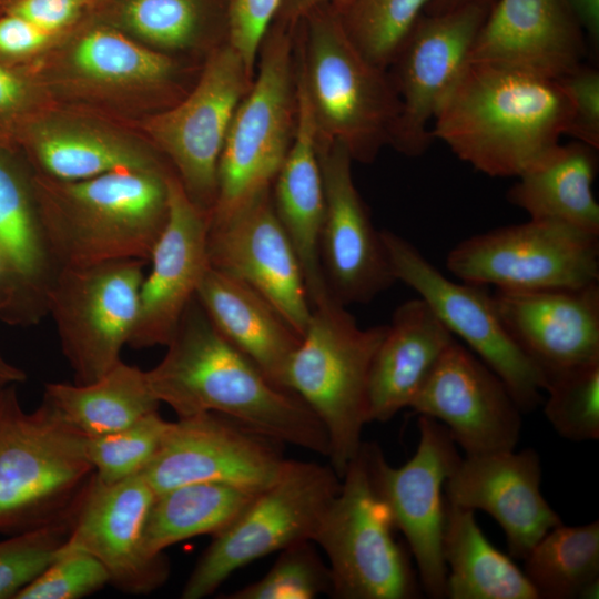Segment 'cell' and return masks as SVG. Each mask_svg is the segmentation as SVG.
<instances>
[{
	"label": "cell",
	"instance_id": "6da1fadb",
	"mask_svg": "<svg viewBox=\"0 0 599 599\" xmlns=\"http://www.w3.org/2000/svg\"><path fill=\"white\" fill-rule=\"evenodd\" d=\"M166 347L162 361L146 375L156 398L179 418L219 413L281 444L328 457V438L316 415L230 343L196 297Z\"/></svg>",
	"mask_w": 599,
	"mask_h": 599
},
{
	"label": "cell",
	"instance_id": "7a4b0ae2",
	"mask_svg": "<svg viewBox=\"0 0 599 599\" xmlns=\"http://www.w3.org/2000/svg\"><path fill=\"white\" fill-rule=\"evenodd\" d=\"M570 120L557 80L467 62L430 133L477 171L517 177L559 144Z\"/></svg>",
	"mask_w": 599,
	"mask_h": 599
},
{
	"label": "cell",
	"instance_id": "3957f363",
	"mask_svg": "<svg viewBox=\"0 0 599 599\" xmlns=\"http://www.w3.org/2000/svg\"><path fill=\"white\" fill-rule=\"evenodd\" d=\"M202 63L154 51L84 16L30 68L53 102L136 126L182 99Z\"/></svg>",
	"mask_w": 599,
	"mask_h": 599
},
{
	"label": "cell",
	"instance_id": "277c9868",
	"mask_svg": "<svg viewBox=\"0 0 599 599\" xmlns=\"http://www.w3.org/2000/svg\"><path fill=\"white\" fill-rule=\"evenodd\" d=\"M172 171L120 170L79 181L32 171L41 220L61 268L118 260L149 262L167 221Z\"/></svg>",
	"mask_w": 599,
	"mask_h": 599
},
{
	"label": "cell",
	"instance_id": "5b68a950",
	"mask_svg": "<svg viewBox=\"0 0 599 599\" xmlns=\"http://www.w3.org/2000/svg\"><path fill=\"white\" fill-rule=\"evenodd\" d=\"M295 57L318 140L338 142L353 161L372 163L389 144L400 111L387 70L356 48L331 3L298 21Z\"/></svg>",
	"mask_w": 599,
	"mask_h": 599
},
{
	"label": "cell",
	"instance_id": "8992f818",
	"mask_svg": "<svg viewBox=\"0 0 599 599\" xmlns=\"http://www.w3.org/2000/svg\"><path fill=\"white\" fill-rule=\"evenodd\" d=\"M85 438L44 398L27 413L16 385L0 392V534L71 526L94 476Z\"/></svg>",
	"mask_w": 599,
	"mask_h": 599
},
{
	"label": "cell",
	"instance_id": "52a82bcc",
	"mask_svg": "<svg viewBox=\"0 0 599 599\" xmlns=\"http://www.w3.org/2000/svg\"><path fill=\"white\" fill-rule=\"evenodd\" d=\"M386 331L387 325L359 327L331 295L312 307L286 366L284 386L322 423L329 465L341 478L363 445L369 369Z\"/></svg>",
	"mask_w": 599,
	"mask_h": 599
},
{
	"label": "cell",
	"instance_id": "ba28073f",
	"mask_svg": "<svg viewBox=\"0 0 599 599\" xmlns=\"http://www.w3.org/2000/svg\"><path fill=\"white\" fill-rule=\"evenodd\" d=\"M296 26L273 20L262 41L253 82L222 149L210 223L227 219L271 190L291 149L298 111Z\"/></svg>",
	"mask_w": 599,
	"mask_h": 599
},
{
	"label": "cell",
	"instance_id": "9c48e42d",
	"mask_svg": "<svg viewBox=\"0 0 599 599\" xmlns=\"http://www.w3.org/2000/svg\"><path fill=\"white\" fill-rule=\"evenodd\" d=\"M312 541L326 554L332 596L338 599H410L414 571L393 535L392 514L376 491L364 443Z\"/></svg>",
	"mask_w": 599,
	"mask_h": 599
},
{
	"label": "cell",
	"instance_id": "30bf717a",
	"mask_svg": "<svg viewBox=\"0 0 599 599\" xmlns=\"http://www.w3.org/2000/svg\"><path fill=\"white\" fill-rule=\"evenodd\" d=\"M341 481L331 465L287 459L280 477L213 536L181 597L210 596L243 566L298 541L312 540Z\"/></svg>",
	"mask_w": 599,
	"mask_h": 599
},
{
	"label": "cell",
	"instance_id": "8fae6325",
	"mask_svg": "<svg viewBox=\"0 0 599 599\" xmlns=\"http://www.w3.org/2000/svg\"><path fill=\"white\" fill-rule=\"evenodd\" d=\"M254 74L229 44L203 61L190 90L136 128L169 162L191 201L209 214L217 192V169L233 115Z\"/></svg>",
	"mask_w": 599,
	"mask_h": 599
},
{
	"label": "cell",
	"instance_id": "7c38bea8",
	"mask_svg": "<svg viewBox=\"0 0 599 599\" xmlns=\"http://www.w3.org/2000/svg\"><path fill=\"white\" fill-rule=\"evenodd\" d=\"M446 266L461 282L501 291L580 288L599 283V235L530 219L463 240Z\"/></svg>",
	"mask_w": 599,
	"mask_h": 599
},
{
	"label": "cell",
	"instance_id": "4fadbf2b",
	"mask_svg": "<svg viewBox=\"0 0 599 599\" xmlns=\"http://www.w3.org/2000/svg\"><path fill=\"white\" fill-rule=\"evenodd\" d=\"M145 263L118 260L60 271L48 315L74 384L94 382L122 361L138 319Z\"/></svg>",
	"mask_w": 599,
	"mask_h": 599
},
{
	"label": "cell",
	"instance_id": "5bb4252c",
	"mask_svg": "<svg viewBox=\"0 0 599 599\" xmlns=\"http://www.w3.org/2000/svg\"><path fill=\"white\" fill-rule=\"evenodd\" d=\"M396 281L413 288L446 328L463 339L506 385L521 413L541 403L545 376L506 331L483 285L446 277L406 238L382 230Z\"/></svg>",
	"mask_w": 599,
	"mask_h": 599
},
{
	"label": "cell",
	"instance_id": "9a60e30c",
	"mask_svg": "<svg viewBox=\"0 0 599 599\" xmlns=\"http://www.w3.org/2000/svg\"><path fill=\"white\" fill-rule=\"evenodd\" d=\"M418 428L417 449L400 467L387 464L376 445L364 447L373 485L407 540L426 595L441 599L447 598L444 487L461 457L443 424L420 415Z\"/></svg>",
	"mask_w": 599,
	"mask_h": 599
},
{
	"label": "cell",
	"instance_id": "2e32d148",
	"mask_svg": "<svg viewBox=\"0 0 599 599\" xmlns=\"http://www.w3.org/2000/svg\"><path fill=\"white\" fill-rule=\"evenodd\" d=\"M490 6L471 3L424 13L404 40L389 73L400 102L389 144L398 152L418 156L429 146V124L465 68Z\"/></svg>",
	"mask_w": 599,
	"mask_h": 599
},
{
	"label": "cell",
	"instance_id": "e0dca14e",
	"mask_svg": "<svg viewBox=\"0 0 599 599\" xmlns=\"http://www.w3.org/2000/svg\"><path fill=\"white\" fill-rule=\"evenodd\" d=\"M280 444L219 413L172 422L165 439L141 473L155 494L191 483H221L260 493L282 474Z\"/></svg>",
	"mask_w": 599,
	"mask_h": 599
},
{
	"label": "cell",
	"instance_id": "ac0fdd59",
	"mask_svg": "<svg viewBox=\"0 0 599 599\" xmlns=\"http://www.w3.org/2000/svg\"><path fill=\"white\" fill-rule=\"evenodd\" d=\"M17 150L35 174L58 181L171 166L136 126L55 102L27 124Z\"/></svg>",
	"mask_w": 599,
	"mask_h": 599
},
{
	"label": "cell",
	"instance_id": "d6986e66",
	"mask_svg": "<svg viewBox=\"0 0 599 599\" xmlns=\"http://www.w3.org/2000/svg\"><path fill=\"white\" fill-rule=\"evenodd\" d=\"M325 213L319 253L331 295L347 306L366 304L395 282L380 231L357 191L353 159L338 142L317 138Z\"/></svg>",
	"mask_w": 599,
	"mask_h": 599
},
{
	"label": "cell",
	"instance_id": "ffe728a7",
	"mask_svg": "<svg viewBox=\"0 0 599 599\" xmlns=\"http://www.w3.org/2000/svg\"><path fill=\"white\" fill-rule=\"evenodd\" d=\"M155 493L142 474L116 483L92 477L72 517L61 550L92 555L106 569L110 583L130 595H148L167 580L164 554L151 555L144 528Z\"/></svg>",
	"mask_w": 599,
	"mask_h": 599
},
{
	"label": "cell",
	"instance_id": "44dd1931",
	"mask_svg": "<svg viewBox=\"0 0 599 599\" xmlns=\"http://www.w3.org/2000/svg\"><path fill=\"white\" fill-rule=\"evenodd\" d=\"M61 270L41 220L33 172L17 149L0 146V319L39 324Z\"/></svg>",
	"mask_w": 599,
	"mask_h": 599
},
{
	"label": "cell",
	"instance_id": "7402d4cb",
	"mask_svg": "<svg viewBox=\"0 0 599 599\" xmlns=\"http://www.w3.org/2000/svg\"><path fill=\"white\" fill-rule=\"evenodd\" d=\"M409 408L443 424L466 456L515 449L521 410L504 382L455 339Z\"/></svg>",
	"mask_w": 599,
	"mask_h": 599
},
{
	"label": "cell",
	"instance_id": "603a6c76",
	"mask_svg": "<svg viewBox=\"0 0 599 599\" xmlns=\"http://www.w3.org/2000/svg\"><path fill=\"white\" fill-rule=\"evenodd\" d=\"M207 257L211 267L250 285L303 335L312 307L271 190L227 219L210 223Z\"/></svg>",
	"mask_w": 599,
	"mask_h": 599
},
{
	"label": "cell",
	"instance_id": "cb8c5ba5",
	"mask_svg": "<svg viewBox=\"0 0 599 599\" xmlns=\"http://www.w3.org/2000/svg\"><path fill=\"white\" fill-rule=\"evenodd\" d=\"M210 214L195 205L174 171L169 177V216L140 290L139 314L129 345L166 346L209 268Z\"/></svg>",
	"mask_w": 599,
	"mask_h": 599
},
{
	"label": "cell",
	"instance_id": "d4e9b609",
	"mask_svg": "<svg viewBox=\"0 0 599 599\" xmlns=\"http://www.w3.org/2000/svg\"><path fill=\"white\" fill-rule=\"evenodd\" d=\"M586 54L587 35L567 0H495L467 62L559 80Z\"/></svg>",
	"mask_w": 599,
	"mask_h": 599
},
{
	"label": "cell",
	"instance_id": "484cf974",
	"mask_svg": "<svg viewBox=\"0 0 599 599\" xmlns=\"http://www.w3.org/2000/svg\"><path fill=\"white\" fill-rule=\"evenodd\" d=\"M540 483L535 449L502 450L461 458L445 483L444 496L451 504L489 514L502 528L510 556L524 559L562 522L544 498Z\"/></svg>",
	"mask_w": 599,
	"mask_h": 599
},
{
	"label": "cell",
	"instance_id": "4316f807",
	"mask_svg": "<svg viewBox=\"0 0 599 599\" xmlns=\"http://www.w3.org/2000/svg\"><path fill=\"white\" fill-rule=\"evenodd\" d=\"M491 296L506 331L545 377L599 361V283L564 290H497Z\"/></svg>",
	"mask_w": 599,
	"mask_h": 599
},
{
	"label": "cell",
	"instance_id": "83f0119b",
	"mask_svg": "<svg viewBox=\"0 0 599 599\" xmlns=\"http://www.w3.org/2000/svg\"><path fill=\"white\" fill-rule=\"evenodd\" d=\"M297 100L296 131L291 149L272 184L271 194L275 213L300 262L313 307L331 296L319 253L325 200L317 129L298 77Z\"/></svg>",
	"mask_w": 599,
	"mask_h": 599
},
{
	"label": "cell",
	"instance_id": "f1b7e54d",
	"mask_svg": "<svg viewBox=\"0 0 599 599\" xmlns=\"http://www.w3.org/2000/svg\"><path fill=\"white\" fill-rule=\"evenodd\" d=\"M455 339L420 297L399 305L370 365L368 423L387 422L409 407Z\"/></svg>",
	"mask_w": 599,
	"mask_h": 599
},
{
	"label": "cell",
	"instance_id": "f546056e",
	"mask_svg": "<svg viewBox=\"0 0 599 599\" xmlns=\"http://www.w3.org/2000/svg\"><path fill=\"white\" fill-rule=\"evenodd\" d=\"M232 0H91L89 16L143 45L202 63L229 43Z\"/></svg>",
	"mask_w": 599,
	"mask_h": 599
},
{
	"label": "cell",
	"instance_id": "4dcf8cb0",
	"mask_svg": "<svg viewBox=\"0 0 599 599\" xmlns=\"http://www.w3.org/2000/svg\"><path fill=\"white\" fill-rule=\"evenodd\" d=\"M195 297L215 328L286 389V366L301 335L281 313L250 285L211 266Z\"/></svg>",
	"mask_w": 599,
	"mask_h": 599
},
{
	"label": "cell",
	"instance_id": "1f68e13d",
	"mask_svg": "<svg viewBox=\"0 0 599 599\" xmlns=\"http://www.w3.org/2000/svg\"><path fill=\"white\" fill-rule=\"evenodd\" d=\"M597 150L579 141L556 145L517 176L507 200L531 220L566 223L599 235V205L592 183Z\"/></svg>",
	"mask_w": 599,
	"mask_h": 599
},
{
	"label": "cell",
	"instance_id": "d6a6232c",
	"mask_svg": "<svg viewBox=\"0 0 599 599\" xmlns=\"http://www.w3.org/2000/svg\"><path fill=\"white\" fill-rule=\"evenodd\" d=\"M441 548L447 598L539 599L525 572L485 537L475 510L446 498Z\"/></svg>",
	"mask_w": 599,
	"mask_h": 599
},
{
	"label": "cell",
	"instance_id": "836d02e7",
	"mask_svg": "<svg viewBox=\"0 0 599 599\" xmlns=\"http://www.w3.org/2000/svg\"><path fill=\"white\" fill-rule=\"evenodd\" d=\"M43 398L85 436L123 429L161 404L146 370L122 361L88 384L47 383Z\"/></svg>",
	"mask_w": 599,
	"mask_h": 599
},
{
	"label": "cell",
	"instance_id": "e575fe53",
	"mask_svg": "<svg viewBox=\"0 0 599 599\" xmlns=\"http://www.w3.org/2000/svg\"><path fill=\"white\" fill-rule=\"evenodd\" d=\"M256 494L221 483H191L155 494L150 507L144 545L151 555L180 541L216 535L226 528Z\"/></svg>",
	"mask_w": 599,
	"mask_h": 599
},
{
	"label": "cell",
	"instance_id": "d590c367",
	"mask_svg": "<svg viewBox=\"0 0 599 599\" xmlns=\"http://www.w3.org/2000/svg\"><path fill=\"white\" fill-rule=\"evenodd\" d=\"M524 560V572L539 599L598 598L599 521L552 527Z\"/></svg>",
	"mask_w": 599,
	"mask_h": 599
},
{
	"label": "cell",
	"instance_id": "8d00e7d4",
	"mask_svg": "<svg viewBox=\"0 0 599 599\" xmlns=\"http://www.w3.org/2000/svg\"><path fill=\"white\" fill-rule=\"evenodd\" d=\"M432 0H348L337 9L352 42L375 65L387 70Z\"/></svg>",
	"mask_w": 599,
	"mask_h": 599
},
{
	"label": "cell",
	"instance_id": "74e56055",
	"mask_svg": "<svg viewBox=\"0 0 599 599\" xmlns=\"http://www.w3.org/2000/svg\"><path fill=\"white\" fill-rule=\"evenodd\" d=\"M544 412L554 429L571 441L599 438V361L546 375Z\"/></svg>",
	"mask_w": 599,
	"mask_h": 599
},
{
	"label": "cell",
	"instance_id": "f35d334b",
	"mask_svg": "<svg viewBox=\"0 0 599 599\" xmlns=\"http://www.w3.org/2000/svg\"><path fill=\"white\" fill-rule=\"evenodd\" d=\"M171 424L158 410L123 429L87 436L85 453L95 477L111 484L141 474L160 450Z\"/></svg>",
	"mask_w": 599,
	"mask_h": 599
},
{
	"label": "cell",
	"instance_id": "ab89813d",
	"mask_svg": "<svg viewBox=\"0 0 599 599\" xmlns=\"http://www.w3.org/2000/svg\"><path fill=\"white\" fill-rule=\"evenodd\" d=\"M332 593V576L312 540H302L283 550L270 571L226 599H313Z\"/></svg>",
	"mask_w": 599,
	"mask_h": 599
},
{
	"label": "cell",
	"instance_id": "60d3db41",
	"mask_svg": "<svg viewBox=\"0 0 599 599\" xmlns=\"http://www.w3.org/2000/svg\"><path fill=\"white\" fill-rule=\"evenodd\" d=\"M70 525L48 526L0 541V599H16L58 556Z\"/></svg>",
	"mask_w": 599,
	"mask_h": 599
},
{
	"label": "cell",
	"instance_id": "b9f144b4",
	"mask_svg": "<svg viewBox=\"0 0 599 599\" xmlns=\"http://www.w3.org/2000/svg\"><path fill=\"white\" fill-rule=\"evenodd\" d=\"M110 583L104 566L81 550H59L57 558L16 599H78Z\"/></svg>",
	"mask_w": 599,
	"mask_h": 599
},
{
	"label": "cell",
	"instance_id": "7bdbcfd3",
	"mask_svg": "<svg viewBox=\"0 0 599 599\" xmlns=\"http://www.w3.org/2000/svg\"><path fill=\"white\" fill-rule=\"evenodd\" d=\"M52 102L31 68L0 63V146L17 149L27 124Z\"/></svg>",
	"mask_w": 599,
	"mask_h": 599
},
{
	"label": "cell",
	"instance_id": "ee69618b",
	"mask_svg": "<svg viewBox=\"0 0 599 599\" xmlns=\"http://www.w3.org/2000/svg\"><path fill=\"white\" fill-rule=\"evenodd\" d=\"M571 105L567 134L599 149V72L585 63L557 80Z\"/></svg>",
	"mask_w": 599,
	"mask_h": 599
},
{
	"label": "cell",
	"instance_id": "f6af8a7d",
	"mask_svg": "<svg viewBox=\"0 0 599 599\" xmlns=\"http://www.w3.org/2000/svg\"><path fill=\"white\" fill-rule=\"evenodd\" d=\"M281 0H232L229 44L254 74L262 41Z\"/></svg>",
	"mask_w": 599,
	"mask_h": 599
},
{
	"label": "cell",
	"instance_id": "bcb514c9",
	"mask_svg": "<svg viewBox=\"0 0 599 599\" xmlns=\"http://www.w3.org/2000/svg\"><path fill=\"white\" fill-rule=\"evenodd\" d=\"M61 34L47 31L19 16L2 13L0 63L20 68L33 67Z\"/></svg>",
	"mask_w": 599,
	"mask_h": 599
},
{
	"label": "cell",
	"instance_id": "7dc6e473",
	"mask_svg": "<svg viewBox=\"0 0 599 599\" xmlns=\"http://www.w3.org/2000/svg\"><path fill=\"white\" fill-rule=\"evenodd\" d=\"M91 0H7L0 14L19 16L52 33H63L88 12Z\"/></svg>",
	"mask_w": 599,
	"mask_h": 599
},
{
	"label": "cell",
	"instance_id": "c3c4849f",
	"mask_svg": "<svg viewBox=\"0 0 599 599\" xmlns=\"http://www.w3.org/2000/svg\"><path fill=\"white\" fill-rule=\"evenodd\" d=\"M347 1L348 0H281L274 20L295 26L305 14L318 6L331 3L339 10Z\"/></svg>",
	"mask_w": 599,
	"mask_h": 599
},
{
	"label": "cell",
	"instance_id": "681fc988",
	"mask_svg": "<svg viewBox=\"0 0 599 599\" xmlns=\"http://www.w3.org/2000/svg\"><path fill=\"white\" fill-rule=\"evenodd\" d=\"M592 45L599 42V0H567Z\"/></svg>",
	"mask_w": 599,
	"mask_h": 599
},
{
	"label": "cell",
	"instance_id": "f907efd6",
	"mask_svg": "<svg viewBox=\"0 0 599 599\" xmlns=\"http://www.w3.org/2000/svg\"><path fill=\"white\" fill-rule=\"evenodd\" d=\"M27 379L24 370L8 362L0 352V392Z\"/></svg>",
	"mask_w": 599,
	"mask_h": 599
},
{
	"label": "cell",
	"instance_id": "816d5d0a",
	"mask_svg": "<svg viewBox=\"0 0 599 599\" xmlns=\"http://www.w3.org/2000/svg\"><path fill=\"white\" fill-rule=\"evenodd\" d=\"M495 0H432L429 4L426 7L425 12L426 14H437L443 13L466 4L471 3H487L493 4Z\"/></svg>",
	"mask_w": 599,
	"mask_h": 599
},
{
	"label": "cell",
	"instance_id": "f5cc1de1",
	"mask_svg": "<svg viewBox=\"0 0 599 599\" xmlns=\"http://www.w3.org/2000/svg\"><path fill=\"white\" fill-rule=\"evenodd\" d=\"M7 0H0V9L2 8V6L6 3Z\"/></svg>",
	"mask_w": 599,
	"mask_h": 599
}]
</instances>
